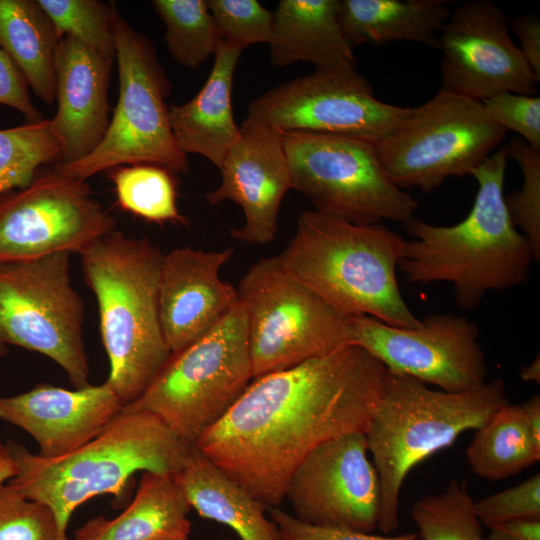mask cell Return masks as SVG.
Wrapping results in <instances>:
<instances>
[{"label":"cell","instance_id":"ee69618b","mask_svg":"<svg viewBox=\"0 0 540 540\" xmlns=\"http://www.w3.org/2000/svg\"><path fill=\"white\" fill-rule=\"evenodd\" d=\"M17 472L16 462L7 443L0 441V485L9 482Z\"/></svg>","mask_w":540,"mask_h":540},{"label":"cell","instance_id":"bcb514c9","mask_svg":"<svg viewBox=\"0 0 540 540\" xmlns=\"http://www.w3.org/2000/svg\"><path fill=\"white\" fill-rule=\"evenodd\" d=\"M8 354V345H6L0 337V359Z\"/></svg>","mask_w":540,"mask_h":540},{"label":"cell","instance_id":"d6986e66","mask_svg":"<svg viewBox=\"0 0 540 540\" xmlns=\"http://www.w3.org/2000/svg\"><path fill=\"white\" fill-rule=\"evenodd\" d=\"M232 248L177 247L163 254L158 303L165 342L171 353L184 349L214 327L236 304L238 293L220 277Z\"/></svg>","mask_w":540,"mask_h":540},{"label":"cell","instance_id":"7402d4cb","mask_svg":"<svg viewBox=\"0 0 540 540\" xmlns=\"http://www.w3.org/2000/svg\"><path fill=\"white\" fill-rule=\"evenodd\" d=\"M242 51L221 43L202 88L188 102L169 106L174 140L186 156L198 154L218 169L240 135L232 107L234 74Z\"/></svg>","mask_w":540,"mask_h":540},{"label":"cell","instance_id":"d590c367","mask_svg":"<svg viewBox=\"0 0 540 540\" xmlns=\"http://www.w3.org/2000/svg\"><path fill=\"white\" fill-rule=\"evenodd\" d=\"M0 540H60V536L51 509L7 482L0 485Z\"/></svg>","mask_w":540,"mask_h":540},{"label":"cell","instance_id":"4fadbf2b","mask_svg":"<svg viewBox=\"0 0 540 540\" xmlns=\"http://www.w3.org/2000/svg\"><path fill=\"white\" fill-rule=\"evenodd\" d=\"M411 109L378 100L355 68L325 69L296 77L253 99L243 122L281 133L332 134L374 144L394 131Z\"/></svg>","mask_w":540,"mask_h":540},{"label":"cell","instance_id":"e575fe53","mask_svg":"<svg viewBox=\"0 0 540 540\" xmlns=\"http://www.w3.org/2000/svg\"><path fill=\"white\" fill-rule=\"evenodd\" d=\"M223 43L243 51L246 47L269 44L273 12L257 0H207Z\"/></svg>","mask_w":540,"mask_h":540},{"label":"cell","instance_id":"52a82bcc","mask_svg":"<svg viewBox=\"0 0 540 540\" xmlns=\"http://www.w3.org/2000/svg\"><path fill=\"white\" fill-rule=\"evenodd\" d=\"M115 60L119 97L108 129L98 146L71 163H55L57 172L86 180L124 165L154 164L172 173L190 170L169 122L166 99L171 83L149 38L115 13Z\"/></svg>","mask_w":540,"mask_h":540},{"label":"cell","instance_id":"484cf974","mask_svg":"<svg viewBox=\"0 0 540 540\" xmlns=\"http://www.w3.org/2000/svg\"><path fill=\"white\" fill-rule=\"evenodd\" d=\"M447 0H339L338 19L352 48L410 41L438 47L451 13Z\"/></svg>","mask_w":540,"mask_h":540},{"label":"cell","instance_id":"e0dca14e","mask_svg":"<svg viewBox=\"0 0 540 540\" xmlns=\"http://www.w3.org/2000/svg\"><path fill=\"white\" fill-rule=\"evenodd\" d=\"M364 432L313 449L290 477L285 499L303 523L372 533L380 516V482Z\"/></svg>","mask_w":540,"mask_h":540},{"label":"cell","instance_id":"d6a6232c","mask_svg":"<svg viewBox=\"0 0 540 540\" xmlns=\"http://www.w3.org/2000/svg\"><path fill=\"white\" fill-rule=\"evenodd\" d=\"M61 40L68 35L97 54L115 60L114 2L99 0H37Z\"/></svg>","mask_w":540,"mask_h":540},{"label":"cell","instance_id":"ac0fdd59","mask_svg":"<svg viewBox=\"0 0 540 540\" xmlns=\"http://www.w3.org/2000/svg\"><path fill=\"white\" fill-rule=\"evenodd\" d=\"M219 170L220 184L205 199L211 205L231 201L241 207L244 223L230 229L232 237L249 245L271 242L278 231L282 200L292 189L282 133L242 122Z\"/></svg>","mask_w":540,"mask_h":540},{"label":"cell","instance_id":"8fae6325","mask_svg":"<svg viewBox=\"0 0 540 540\" xmlns=\"http://www.w3.org/2000/svg\"><path fill=\"white\" fill-rule=\"evenodd\" d=\"M506 132L482 102L440 89L374 147L399 188L429 192L450 177L471 175Z\"/></svg>","mask_w":540,"mask_h":540},{"label":"cell","instance_id":"ffe728a7","mask_svg":"<svg viewBox=\"0 0 540 540\" xmlns=\"http://www.w3.org/2000/svg\"><path fill=\"white\" fill-rule=\"evenodd\" d=\"M123 407L107 382L73 390L42 383L24 393L0 396V419L27 432L40 456L57 458L94 439Z\"/></svg>","mask_w":540,"mask_h":540},{"label":"cell","instance_id":"cb8c5ba5","mask_svg":"<svg viewBox=\"0 0 540 540\" xmlns=\"http://www.w3.org/2000/svg\"><path fill=\"white\" fill-rule=\"evenodd\" d=\"M190 510L172 475L142 472L136 494L121 514L89 520L71 540H189Z\"/></svg>","mask_w":540,"mask_h":540},{"label":"cell","instance_id":"83f0119b","mask_svg":"<svg viewBox=\"0 0 540 540\" xmlns=\"http://www.w3.org/2000/svg\"><path fill=\"white\" fill-rule=\"evenodd\" d=\"M467 462L477 476L499 481L540 460L528 435L521 405L499 408L479 429L466 451Z\"/></svg>","mask_w":540,"mask_h":540},{"label":"cell","instance_id":"2e32d148","mask_svg":"<svg viewBox=\"0 0 540 540\" xmlns=\"http://www.w3.org/2000/svg\"><path fill=\"white\" fill-rule=\"evenodd\" d=\"M505 12L489 0L451 11L438 35L442 88L482 102L500 92L533 96L537 79L509 32Z\"/></svg>","mask_w":540,"mask_h":540},{"label":"cell","instance_id":"7bdbcfd3","mask_svg":"<svg viewBox=\"0 0 540 540\" xmlns=\"http://www.w3.org/2000/svg\"><path fill=\"white\" fill-rule=\"evenodd\" d=\"M528 435L535 449L540 452V396L535 394L522 405Z\"/></svg>","mask_w":540,"mask_h":540},{"label":"cell","instance_id":"836d02e7","mask_svg":"<svg viewBox=\"0 0 540 540\" xmlns=\"http://www.w3.org/2000/svg\"><path fill=\"white\" fill-rule=\"evenodd\" d=\"M508 156L515 159L522 172L520 190L505 196L513 224L529 241L536 262L540 260V152L532 149L520 137L506 147Z\"/></svg>","mask_w":540,"mask_h":540},{"label":"cell","instance_id":"f546056e","mask_svg":"<svg viewBox=\"0 0 540 540\" xmlns=\"http://www.w3.org/2000/svg\"><path fill=\"white\" fill-rule=\"evenodd\" d=\"M118 205L147 221L187 225L177 206L172 172L154 164L118 166L109 170Z\"/></svg>","mask_w":540,"mask_h":540},{"label":"cell","instance_id":"60d3db41","mask_svg":"<svg viewBox=\"0 0 540 540\" xmlns=\"http://www.w3.org/2000/svg\"><path fill=\"white\" fill-rule=\"evenodd\" d=\"M520 41L519 49L533 73L540 80V21L533 15H522L509 21Z\"/></svg>","mask_w":540,"mask_h":540},{"label":"cell","instance_id":"277c9868","mask_svg":"<svg viewBox=\"0 0 540 540\" xmlns=\"http://www.w3.org/2000/svg\"><path fill=\"white\" fill-rule=\"evenodd\" d=\"M79 255L98 306L110 365L106 382L125 406L144 393L172 355L159 316L163 253L148 237L115 229Z\"/></svg>","mask_w":540,"mask_h":540},{"label":"cell","instance_id":"9a60e30c","mask_svg":"<svg viewBox=\"0 0 540 540\" xmlns=\"http://www.w3.org/2000/svg\"><path fill=\"white\" fill-rule=\"evenodd\" d=\"M353 344L391 372L450 393L468 391L487 380L477 325L464 315L433 313L413 328L387 325L368 316H350Z\"/></svg>","mask_w":540,"mask_h":540},{"label":"cell","instance_id":"1f68e13d","mask_svg":"<svg viewBox=\"0 0 540 540\" xmlns=\"http://www.w3.org/2000/svg\"><path fill=\"white\" fill-rule=\"evenodd\" d=\"M59 154L48 119L0 129V195L27 186Z\"/></svg>","mask_w":540,"mask_h":540},{"label":"cell","instance_id":"4dcf8cb0","mask_svg":"<svg viewBox=\"0 0 540 540\" xmlns=\"http://www.w3.org/2000/svg\"><path fill=\"white\" fill-rule=\"evenodd\" d=\"M466 482L452 479L437 494L417 500L410 515L421 540H485Z\"/></svg>","mask_w":540,"mask_h":540},{"label":"cell","instance_id":"8d00e7d4","mask_svg":"<svg viewBox=\"0 0 540 540\" xmlns=\"http://www.w3.org/2000/svg\"><path fill=\"white\" fill-rule=\"evenodd\" d=\"M479 522L489 528L523 519H540V474L474 502Z\"/></svg>","mask_w":540,"mask_h":540},{"label":"cell","instance_id":"ab89813d","mask_svg":"<svg viewBox=\"0 0 540 540\" xmlns=\"http://www.w3.org/2000/svg\"><path fill=\"white\" fill-rule=\"evenodd\" d=\"M28 83L8 54L0 48V104L19 111L26 123L44 120L31 101Z\"/></svg>","mask_w":540,"mask_h":540},{"label":"cell","instance_id":"f35d334b","mask_svg":"<svg viewBox=\"0 0 540 540\" xmlns=\"http://www.w3.org/2000/svg\"><path fill=\"white\" fill-rule=\"evenodd\" d=\"M268 511L282 540H421L416 533L374 535L346 528L314 526L301 522L279 507Z\"/></svg>","mask_w":540,"mask_h":540},{"label":"cell","instance_id":"5bb4252c","mask_svg":"<svg viewBox=\"0 0 540 540\" xmlns=\"http://www.w3.org/2000/svg\"><path fill=\"white\" fill-rule=\"evenodd\" d=\"M116 225L86 180L40 170L27 186L0 195V263L80 254Z\"/></svg>","mask_w":540,"mask_h":540},{"label":"cell","instance_id":"8992f818","mask_svg":"<svg viewBox=\"0 0 540 540\" xmlns=\"http://www.w3.org/2000/svg\"><path fill=\"white\" fill-rule=\"evenodd\" d=\"M508 403L501 379L450 393L386 369L381 399L364 432L380 482L378 529L387 535L396 530L401 489L416 465L463 432L479 429Z\"/></svg>","mask_w":540,"mask_h":540},{"label":"cell","instance_id":"7c38bea8","mask_svg":"<svg viewBox=\"0 0 540 540\" xmlns=\"http://www.w3.org/2000/svg\"><path fill=\"white\" fill-rule=\"evenodd\" d=\"M70 252L0 263V337L45 355L74 388L89 383L83 339L84 302L71 280Z\"/></svg>","mask_w":540,"mask_h":540},{"label":"cell","instance_id":"9c48e42d","mask_svg":"<svg viewBox=\"0 0 540 540\" xmlns=\"http://www.w3.org/2000/svg\"><path fill=\"white\" fill-rule=\"evenodd\" d=\"M253 379L353 344L351 317L299 280L279 255L262 257L237 287Z\"/></svg>","mask_w":540,"mask_h":540},{"label":"cell","instance_id":"b9f144b4","mask_svg":"<svg viewBox=\"0 0 540 540\" xmlns=\"http://www.w3.org/2000/svg\"><path fill=\"white\" fill-rule=\"evenodd\" d=\"M485 540H540V519H523L490 528Z\"/></svg>","mask_w":540,"mask_h":540},{"label":"cell","instance_id":"44dd1931","mask_svg":"<svg viewBox=\"0 0 540 540\" xmlns=\"http://www.w3.org/2000/svg\"><path fill=\"white\" fill-rule=\"evenodd\" d=\"M113 61L71 36L59 41L55 58L57 110L48 119L60 148L56 163L84 158L103 139L111 119L108 91Z\"/></svg>","mask_w":540,"mask_h":540},{"label":"cell","instance_id":"ba28073f","mask_svg":"<svg viewBox=\"0 0 540 540\" xmlns=\"http://www.w3.org/2000/svg\"><path fill=\"white\" fill-rule=\"evenodd\" d=\"M252 380L247 317L238 302L203 336L173 353L144 393L122 411L150 412L194 445Z\"/></svg>","mask_w":540,"mask_h":540},{"label":"cell","instance_id":"5b68a950","mask_svg":"<svg viewBox=\"0 0 540 540\" xmlns=\"http://www.w3.org/2000/svg\"><path fill=\"white\" fill-rule=\"evenodd\" d=\"M405 242L383 223L354 224L303 210L279 256L299 280L342 313L413 328L420 319L397 281Z\"/></svg>","mask_w":540,"mask_h":540},{"label":"cell","instance_id":"f6af8a7d","mask_svg":"<svg viewBox=\"0 0 540 540\" xmlns=\"http://www.w3.org/2000/svg\"><path fill=\"white\" fill-rule=\"evenodd\" d=\"M520 377L526 382L540 383V358L537 355L528 365L520 370Z\"/></svg>","mask_w":540,"mask_h":540},{"label":"cell","instance_id":"4316f807","mask_svg":"<svg viewBox=\"0 0 540 540\" xmlns=\"http://www.w3.org/2000/svg\"><path fill=\"white\" fill-rule=\"evenodd\" d=\"M59 37L37 0H0V48L45 103L56 97L55 58Z\"/></svg>","mask_w":540,"mask_h":540},{"label":"cell","instance_id":"74e56055","mask_svg":"<svg viewBox=\"0 0 540 540\" xmlns=\"http://www.w3.org/2000/svg\"><path fill=\"white\" fill-rule=\"evenodd\" d=\"M488 117L506 131L520 135L532 149L540 152V98L500 92L482 101Z\"/></svg>","mask_w":540,"mask_h":540},{"label":"cell","instance_id":"30bf717a","mask_svg":"<svg viewBox=\"0 0 540 540\" xmlns=\"http://www.w3.org/2000/svg\"><path fill=\"white\" fill-rule=\"evenodd\" d=\"M282 136L291 187L313 210L354 224L414 217L417 201L390 179L373 143L302 131Z\"/></svg>","mask_w":540,"mask_h":540},{"label":"cell","instance_id":"6da1fadb","mask_svg":"<svg viewBox=\"0 0 540 540\" xmlns=\"http://www.w3.org/2000/svg\"><path fill=\"white\" fill-rule=\"evenodd\" d=\"M385 373L378 359L350 344L256 377L194 445L267 510L279 507L313 449L365 432Z\"/></svg>","mask_w":540,"mask_h":540},{"label":"cell","instance_id":"f1b7e54d","mask_svg":"<svg viewBox=\"0 0 540 540\" xmlns=\"http://www.w3.org/2000/svg\"><path fill=\"white\" fill-rule=\"evenodd\" d=\"M163 21L165 43L179 65L196 69L221 45L222 37L207 0H152Z\"/></svg>","mask_w":540,"mask_h":540},{"label":"cell","instance_id":"d4e9b609","mask_svg":"<svg viewBox=\"0 0 540 540\" xmlns=\"http://www.w3.org/2000/svg\"><path fill=\"white\" fill-rule=\"evenodd\" d=\"M191 509L232 529L240 540H282L266 508L192 445L172 475Z\"/></svg>","mask_w":540,"mask_h":540},{"label":"cell","instance_id":"603a6c76","mask_svg":"<svg viewBox=\"0 0 540 540\" xmlns=\"http://www.w3.org/2000/svg\"><path fill=\"white\" fill-rule=\"evenodd\" d=\"M339 0H280L273 12L270 60L277 68L308 62L316 70L355 68L338 19Z\"/></svg>","mask_w":540,"mask_h":540},{"label":"cell","instance_id":"7a4b0ae2","mask_svg":"<svg viewBox=\"0 0 540 540\" xmlns=\"http://www.w3.org/2000/svg\"><path fill=\"white\" fill-rule=\"evenodd\" d=\"M507 159L506 147H501L473 170L478 190L462 221L442 226L412 217L403 223L412 239L405 242L398 269L407 282L448 283L456 303L473 310L487 293L509 290L529 279L536 260L506 207Z\"/></svg>","mask_w":540,"mask_h":540},{"label":"cell","instance_id":"3957f363","mask_svg":"<svg viewBox=\"0 0 540 540\" xmlns=\"http://www.w3.org/2000/svg\"><path fill=\"white\" fill-rule=\"evenodd\" d=\"M7 445L18 469L9 483L51 509L60 540H71L67 528L77 507L104 494L123 498L137 472L177 473L192 446L147 411H122L94 439L57 458Z\"/></svg>","mask_w":540,"mask_h":540}]
</instances>
